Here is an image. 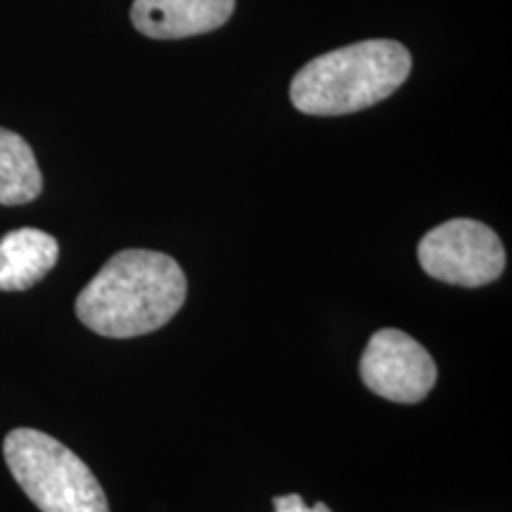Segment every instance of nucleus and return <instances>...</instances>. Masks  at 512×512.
<instances>
[{
  "label": "nucleus",
  "mask_w": 512,
  "mask_h": 512,
  "mask_svg": "<svg viewBox=\"0 0 512 512\" xmlns=\"http://www.w3.org/2000/svg\"><path fill=\"white\" fill-rule=\"evenodd\" d=\"M185 294L188 280L176 259L150 249H124L83 287L76 316L102 337L150 335L181 311Z\"/></svg>",
  "instance_id": "nucleus-1"
},
{
  "label": "nucleus",
  "mask_w": 512,
  "mask_h": 512,
  "mask_svg": "<svg viewBox=\"0 0 512 512\" xmlns=\"http://www.w3.org/2000/svg\"><path fill=\"white\" fill-rule=\"evenodd\" d=\"M411 53L396 41H361L306 64L290 83V100L313 117H342L387 100L411 74Z\"/></svg>",
  "instance_id": "nucleus-2"
},
{
  "label": "nucleus",
  "mask_w": 512,
  "mask_h": 512,
  "mask_svg": "<svg viewBox=\"0 0 512 512\" xmlns=\"http://www.w3.org/2000/svg\"><path fill=\"white\" fill-rule=\"evenodd\" d=\"M3 453L12 477L41 512H110L91 467L46 432L12 430Z\"/></svg>",
  "instance_id": "nucleus-3"
},
{
  "label": "nucleus",
  "mask_w": 512,
  "mask_h": 512,
  "mask_svg": "<svg viewBox=\"0 0 512 512\" xmlns=\"http://www.w3.org/2000/svg\"><path fill=\"white\" fill-rule=\"evenodd\" d=\"M418 259L430 278L458 287H484L505 271L501 238L472 219H451L432 228L420 240Z\"/></svg>",
  "instance_id": "nucleus-4"
},
{
  "label": "nucleus",
  "mask_w": 512,
  "mask_h": 512,
  "mask_svg": "<svg viewBox=\"0 0 512 512\" xmlns=\"http://www.w3.org/2000/svg\"><path fill=\"white\" fill-rule=\"evenodd\" d=\"M361 380L370 392L394 403H420L437 384V363L406 332L382 328L361 356Z\"/></svg>",
  "instance_id": "nucleus-5"
},
{
  "label": "nucleus",
  "mask_w": 512,
  "mask_h": 512,
  "mask_svg": "<svg viewBox=\"0 0 512 512\" xmlns=\"http://www.w3.org/2000/svg\"><path fill=\"white\" fill-rule=\"evenodd\" d=\"M235 0H133L131 22L147 38H188L223 27Z\"/></svg>",
  "instance_id": "nucleus-6"
},
{
  "label": "nucleus",
  "mask_w": 512,
  "mask_h": 512,
  "mask_svg": "<svg viewBox=\"0 0 512 512\" xmlns=\"http://www.w3.org/2000/svg\"><path fill=\"white\" fill-rule=\"evenodd\" d=\"M60 259L53 235L17 228L0 238V292H24L41 283Z\"/></svg>",
  "instance_id": "nucleus-7"
},
{
  "label": "nucleus",
  "mask_w": 512,
  "mask_h": 512,
  "mask_svg": "<svg viewBox=\"0 0 512 512\" xmlns=\"http://www.w3.org/2000/svg\"><path fill=\"white\" fill-rule=\"evenodd\" d=\"M43 190V176L27 140L0 128V204L19 207L34 202Z\"/></svg>",
  "instance_id": "nucleus-8"
},
{
  "label": "nucleus",
  "mask_w": 512,
  "mask_h": 512,
  "mask_svg": "<svg viewBox=\"0 0 512 512\" xmlns=\"http://www.w3.org/2000/svg\"><path fill=\"white\" fill-rule=\"evenodd\" d=\"M275 512H332L325 503H316L313 508L304 503V498L299 494H287V496H275L273 498Z\"/></svg>",
  "instance_id": "nucleus-9"
}]
</instances>
